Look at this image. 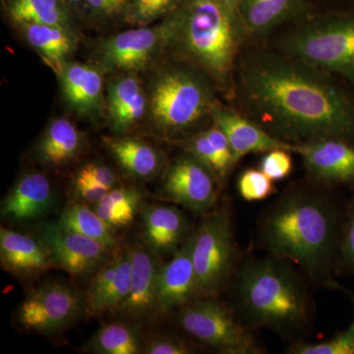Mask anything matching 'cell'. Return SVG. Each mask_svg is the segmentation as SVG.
Returning a JSON list of instances; mask_svg holds the SVG:
<instances>
[{"label": "cell", "mask_w": 354, "mask_h": 354, "mask_svg": "<svg viewBox=\"0 0 354 354\" xmlns=\"http://www.w3.org/2000/svg\"><path fill=\"white\" fill-rule=\"evenodd\" d=\"M237 88L261 127L277 138L354 144V100L322 70L288 55L250 53L237 70Z\"/></svg>", "instance_id": "obj_1"}, {"label": "cell", "mask_w": 354, "mask_h": 354, "mask_svg": "<svg viewBox=\"0 0 354 354\" xmlns=\"http://www.w3.org/2000/svg\"><path fill=\"white\" fill-rule=\"evenodd\" d=\"M344 214L327 191L291 188L261 214L258 241L270 256L297 267L310 283L344 291L335 281Z\"/></svg>", "instance_id": "obj_2"}, {"label": "cell", "mask_w": 354, "mask_h": 354, "mask_svg": "<svg viewBox=\"0 0 354 354\" xmlns=\"http://www.w3.org/2000/svg\"><path fill=\"white\" fill-rule=\"evenodd\" d=\"M288 261L251 256L235 272V304L241 322L286 339H297L312 326L314 302L306 278Z\"/></svg>", "instance_id": "obj_3"}, {"label": "cell", "mask_w": 354, "mask_h": 354, "mask_svg": "<svg viewBox=\"0 0 354 354\" xmlns=\"http://www.w3.org/2000/svg\"><path fill=\"white\" fill-rule=\"evenodd\" d=\"M162 23L167 48L201 70L214 85L230 87L245 38L237 12L220 0H180Z\"/></svg>", "instance_id": "obj_4"}, {"label": "cell", "mask_w": 354, "mask_h": 354, "mask_svg": "<svg viewBox=\"0 0 354 354\" xmlns=\"http://www.w3.org/2000/svg\"><path fill=\"white\" fill-rule=\"evenodd\" d=\"M213 85L206 74L190 64L162 69L149 95L153 122L167 134H179L196 127L211 115L216 104Z\"/></svg>", "instance_id": "obj_5"}, {"label": "cell", "mask_w": 354, "mask_h": 354, "mask_svg": "<svg viewBox=\"0 0 354 354\" xmlns=\"http://www.w3.org/2000/svg\"><path fill=\"white\" fill-rule=\"evenodd\" d=\"M281 50L354 86V11L305 22L286 35Z\"/></svg>", "instance_id": "obj_6"}, {"label": "cell", "mask_w": 354, "mask_h": 354, "mask_svg": "<svg viewBox=\"0 0 354 354\" xmlns=\"http://www.w3.org/2000/svg\"><path fill=\"white\" fill-rule=\"evenodd\" d=\"M205 215L193 232L197 297H218L232 285L241 256L230 211L223 207Z\"/></svg>", "instance_id": "obj_7"}, {"label": "cell", "mask_w": 354, "mask_h": 354, "mask_svg": "<svg viewBox=\"0 0 354 354\" xmlns=\"http://www.w3.org/2000/svg\"><path fill=\"white\" fill-rule=\"evenodd\" d=\"M176 321L184 333L216 353H264L250 328L235 315L234 309L218 297L195 298L177 310Z\"/></svg>", "instance_id": "obj_8"}, {"label": "cell", "mask_w": 354, "mask_h": 354, "mask_svg": "<svg viewBox=\"0 0 354 354\" xmlns=\"http://www.w3.org/2000/svg\"><path fill=\"white\" fill-rule=\"evenodd\" d=\"M86 313L85 297L73 286L48 281L30 291L16 311L26 332L53 335L66 330Z\"/></svg>", "instance_id": "obj_9"}, {"label": "cell", "mask_w": 354, "mask_h": 354, "mask_svg": "<svg viewBox=\"0 0 354 354\" xmlns=\"http://www.w3.org/2000/svg\"><path fill=\"white\" fill-rule=\"evenodd\" d=\"M165 50H167V37L162 22L155 27L134 28L102 39L95 59L102 72L134 73L147 68Z\"/></svg>", "instance_id": "obj_10"}, {"label": "cell", "mask_w": 354, "mask_h": 354, "mask_svg": "<svg viewBox=\"0 0 354 354\" xmlns=\"http://www.w3.org/2000/svg\"><path fill=\"white\" fill-rule=\"evenodd\" d=\"M218 179L194 156L185 152L165 169L160 195L193 213H209L218 202Z\"/></svg>", "instance_id": "obj_11"}, {"label": "cell", "mask_w": 354, "mask_h": 354, "mask_svg": "<svg viewBox=\"0 0 354 354\" xmlns=\"http://www.w3.org/2000/svg\"><path fill=\"white\" fill-rule=\"evenodd\" d=\"M38 236L50 250L55 268L76 278L94 274L114 252L100 242L62 227L58 223H44Z\"/></svg>", "instance_id": "obj_12"}, {"label": "cell", "mask_w": 354, "mask_h": 354, "mask_svg": "<svg viewBox=\"0 0 354 354\" xmlns=\"http://www.w3.org/2000/svg\"><path fill=\"white\" fill-rule=\"evenodd\" d=\"M310 176L330 186L354 187V144L339 139H324L297 144Z\"/></svg>", "instance_id": "obj_13"}, {"label": "cell", "mask_w": 354, "mask_h": 354, "mask_svg": "<svg viewBox=\"0 0 354 354\" xmlns=\"http://www.w3.org/2000/svg\"><path fill=\"white\" fill-rule=\"evenodd\" d=\"M129 247L131 257V283L127 300L115 314L131 322H141L157 316L156 283L160 256L145 243L133 244Z\"/></svg>", "instance_id": "obj_14"}, {"label": "cell", "mask_w": 354, "mask_h": 354, "mask_svg": "<svg viewBox=\"0 0 354 354\" xmlns=\"http://www.w3.org/2000/svg\"><path fill=\"white\" fill-rule=\"evenodd\" d=\"M193 232L171 259L158 269L156 283L158 316L177 311L197 298L192 261Z\"/></svg>", "instance_id": "obj_15"}, {"label": "cell", "mask_w": 354, "mask_h": 354, "mask_svg": "<svg viewBox=\"0 0 354 354\" xmlns=\"http://www.w3.org/2000/svg\"><path fill=\"white\" fill-rule=\"evenodd\" d=\"M55 203V191L48 176L41 172H27L2 200L0 213L10 223H28L48 216Z\"/></svg>", "instance_id": "obj_16"}, {"label": "cell", "mask_w": 354, "mask_h": 354, "mask_svg": "<svg viewBox=\"0 0 354 354\" xmlns=\"http://www.w3.org/2000/svg\"><path fill=\"white\" fill-rule=\"evenodd\" d=\"M212 120L221 128L239 158L256 153H267L274 149H285L295 153L297 144L274 137L256 121L216 104L211 113Z\"/></svg>", "instance_id": "obj_17"}, {"label": "cell", "mask_w": 354, "mask_h": 354, "mask_svg": "<svg viewBox=\"0 0 354 354\" xmlns=\"http://www.w3.org/2000/svg\"><path fill=\"white\" fill-rule=\"evenodd\" d=\"M0 263L18 279H34L55 268L50 250L39 237L0 228Z\"/></svg>", "instance_id": "obj_18"}, {"label": "cell", "mask_w": 354, "mask_h": 354, "mask_svg": "<svg viewBox=\"0 0 354 354\" xmlns=\"http://www.w3.org/2000/svg\"><path fill=\"white\" fill-rule=\"evenodd\" d=\"M140 209L144 242L158 256L174 255L192 234L187 218L177 207L143 204Z\"/></svg>", "instance_id": "obj_19"}, {"label": "cell", "mask_w": 354, "mask_h": 354, "mask_svg": "<svg viewBox=\"0 0 354 354\" xmlns=\"http://www.w3.org/2000/svg\"><path fill=\"white\" fill-rule=\"evenodd\" d=\"M99 67L68 62L57 72L67 104L78 115H100L104 106V79Z\"/></svg>", "instance_id": "obj_20"}, {"label": "cell", "mask_w": 354, "mask_h": 354, "mask_svg": "<svg viewBox=\"0 0 354 354\" xmlns=\"http://www.w3.org/2000/svg\"><path fill=\"white\" fill-rule=\"evenodd\" d=\"M308 12L305 0H241L237 14L245 37H264L288 21Z\"/></svg>", "instance_id": "obj_21"}, {"label": "cell", "mask_w": 354, "mask_h": 354, "mask_svg": "<svg viewBox=\"0 0 354 354\" xmlns=\"http://www.w3.org/2000/svg\"><path fill=\"white\" fill-rule=\"evenodd\" d=\"M104 145L128 176L149 180L164 167L162 153L142 140L130 137H104Z\"/></svg>", "instance_id": "obj_22"}, {"label": "cell", "mask_w": 354, "mask_h": 354, "mask_svg": "<svg viewBox=\"0 0 354 354\" xmlns=\"http://www.w3.org/2000/svg\"><path fill=\"white\" fill-rule=\"evenodd\" d=\"M19 26L28 44L55 73L66 64L67 58L75 51L78 44L74 30L41 24Z\"/></svg>", "instance_id": "obj_23"}, {"label": "cell", "mask_w": 354, "mask_h": 354, "mask_svg": "<svg viewBox=\"0 0 354 354\" xmlns=\"http://www.w3.org/2000/svg\"><path fill=\"white\" fill-rule=\"evenodd\" d=\"M84 139L75 125L66 118H57L48 125L36 147L41 164L59 167L69 164L83 150Z\"/></svg>", "instance_id": "obj_24"}, {"label": "cell", "mask_w": 354, "mask_h": 354, "mask_svg": "<svg viewBox=\"0 0 354 354\" xmlns=\"http://www.w3.org/2000/svg\"><path fill=\"white\" fill-rule=\"evenodd\" d=\"M6 12L18 26H57L75 31V8L64 0H6Z\"/></svg>", "instance_id": "obj_25"}, {"label": "cell", "mask_w": 354, "mask_h": 354, "mask_svg": "<svg viewBox=\"0 0 354 354\" xmlns=\"http://www.w3.org/2000/svg\"><path fill=\"white\" fill-rule=\"evenodd\" d=\"M144 337L131 321L104 324L88 342L86 351L95 354H138L143 349Z\"/></svg>", "instance_id": "obj_26"}, {"label": "cell", "mask_w": 354, "mask_h": 354, "mask_svg": "<svg viewBox=\"0 0 354 354\" xmlns=\"http://www.w3.org/2000/svg\"><path fill=\"white\" fill-rule=\"evenodd\" d=\"M57 223L62 227L100 242L109 250L114 251L120 247L113 227L102 220L95 209H91L86 203L78 200L68 203Z\"/></svg>", "instance_id": "obj_27"}, {"label": "cell", "mask_w": 354, "mask_h": 354, "mask_svg": "<svg viewBox=\"0 0 354 354\" xmlns=\"http://www.w3.org/2000/svg\"><path fill=\"white\" fill-rule=\"evenodd\" d=\"M130 283L131 257L129 247H120V265L115 277L99 297L86 304V314L88 317H97L106 313H116L127 300L130 290Z\"/></svg>", "instance_id": "obj_28"}, {"label": "cell", "mask_w": 354, "mask_h": 354, "mask_svg": "<svg viewBox=\"0 0 354 354\" xmlns=\"http://www.w3.org/2000/svg\"><path fill=\"white\" fill-rule=\"evenodd\" d=\"M106 108L109 123L115 120L125 109L144 94L138 77L133 73L123 74L113 78L108 85Z\"/></svg>", "instance_id": "obj_29"}, {"label": "cell", "mask_w": 354, "mask_h": 354, "mask_svg": "<svg viewBox=\"0 0 354 354\" xmlns=\"http://www.w3.org/2000/svg\"><path fill=\"white\" fill-rule=\"evenodd\" d=\"M353 307V320L346 330L332 339L318 342L297 341L288 349L290 354H354V295L348 293Z\"/></svg>", "instance_id": "obj_30"}, {"label": "cell", "mask_w": 354, "mask_h": 354, "mask_svg": "<svg viewBox=\"0 0 354 354\" xmlns=\"http://www.w3.org/2000/svg\"><path fill=\"white\" fill-rule=\"evenodd\" d=\"M180 0H129L124 22L145 27L165 18L176 8Z\"/></svg>", "instance_id": "obj_31"}, {"label": "cell", "mask_w": 354, "mask_h": 354, "mask_svg": "<svg viewBox=\"0 0 354 354\" xmlns=\"http://www.w3.org/2000/svg\"><path fill=\"white\" fill-rule=\"evenodd\" d=\"M181 146L185 152L191 153L201 160L203 164L206 165L213 171L218 181L223 180L230 174L221 162L215 144L209 138L207 130L198 132L189 138L184 140Z\"/></svg>", "instance_id": "obj_32"}, {"label": "cell", "mask_w": 354, "mask_h": 354, "mask_svg": "<svg viewBox=\"0 0 354 354\" xmlns=\"http://www.w3.org/2000/svg\"><path fill=\"white\" fill-rule=\"evenodd\" d=\"M337 274L354 276V197L344 209L337 253Z\"/></svg>", "instance_id": "obj_33"}, {"label": "cell", "mask_w": 354, "mask_h": 354, "mask_svg": "<svg viewBox=\"0 0 354 354\" xmlns=\"http://www.w3.org/2000/svg\"><path fill=\"white\" fill-rule=\"evenodd\" d=\"M237 190L245 201H263L276 192V186L274 180L261 169H249L239 176Z\"/></svg>", "instance_id": "obj_34"}, {"label": "cell", "mask_w": 354, "mask_h": 354, "mask_svg": "<svg viewBox=\"0 0 354 354\" xmlns=\"http://www.w3.org/2000/svg\"><path fill=\"white\" fill-rule=\"evenodd\" d=\"M129 0H85L84 9L88 19L95 23L124 20Z\"/></svg>", "instance_id": "obj_35"}, {"label": "cell", "mask_w": 354, "mask_h": 354, "mask_svg": "<svg viewBox=\"0 0 354 354\" xmlns=\"http://www.w3.org/2000/svg\"><path fill=\"white\" fill-rule=\"evenodd\" d=\"M139 202H129L125 204L111 205L99 202L95 205V211L102 220L111 227H123L129 225L134 220L138 211Z\"/></svg>", "instance_id": "obj_36"}, {"label": "cell", "mask_w": 354, "mask_h": 354, "mask_svg": "<svg viewBox=\"0 0 354 354\" xmlns=\"http://www.w3.org/2000/svg\"><path fill=\"white\" fill-rule=\"evenodd\" d=\"M196 348L185 339L172 335H157L144 339L142 353L146 354H191Z\"/></svg>", "instance_id": "obj_37"}, {"label": "cell", "mask_w": 354, "mask_h": 354, "mask_svg": "<svg viewBox=\"0 0 354 354\" xmlns=\"http://www.w3.org/2000/svg\"><path fill=\"white\" fill-rule=\"evenodd\" d=\"M290 151L274 149L265 153L260 162V169L274 181L281 180L292 171V158Z\"/></svg>", "instance_id": "obj_38"}, {"label": "cell", "mask_w": 354, "mask_h": 354, "mask_svg": "<svg viewBox=\"0 0 354 354\" xmlns=\"http://www.w3.org/2000/svg\"><path fill=\"white\" fill-rule=\"evenodd\" d=\"M109 188L94 181L83 178L80 176H74L73 193L78 201L86 203L88 205H97L102 198L109 192Z\"/></svg>", "instance_id": "obj_39"}, {"label": "cell", "mask_w": 354, "mask_h": 354, "mask_svg": "<svg viewBox=\"0 0 354 354\" xmlns=\"http://www.w3.org/2000/svg\"><path fill=\"white\" fill-rule=\"evenodd\" d=\"M76 176L94 181L109 189H113L118 183V177L113 169H109L106 165L95 164V162L84 165L77 172Z\"/></svg>", "instance_id": "obj_40"}, {"label": "cell", "mask_w": 354, "mask_h": 354, "mask_svg": "<svg viewBox=\"0 0 354 354\" xmlns=\"http://www.w3.org/2000/svg\"><path fill=\"white\" fill-rule=\"evenodd\" d=\"M220 1L228 7V8L232 9V11L237 12V8H239L241 0H220Z\"/></svg>", "instance_id": "obj_41"}, {"label": "cell", "mask_w": 354, "mask_h": 354, "mask_svg": "<svg viewBox=\"0 0 354 354\" xmlns=\"http://www.w3.org/2000/svg\"><path fill=\"white\" fill-rule=\"evenodd\" d=\"M64 1L67 2V3L74 7V8H77L78 6H84L85 0H64Z\"/></svg>", "instance_id": "obj_42"}]
</instances>
